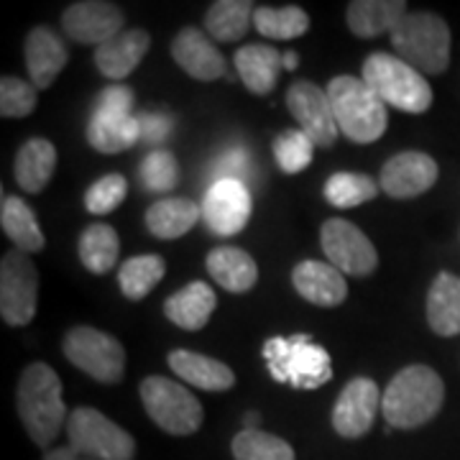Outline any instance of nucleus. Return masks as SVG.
Here are the masks:
<instances>
[{"mask_svg":"<svg viewBox=\"0 0 460 460\" xmlns=\"http://www.w3.org/2000/svg\"><path fill=\"white\" fill-rule=\"evenodd\" d=\"M16 407L23 429L39 447H49L69 420L62 399V378L47 363H31L21 374Z\"/></svg>","mask_w":460,"mask_h":460,"instance_id":"obj_1","label":"nucleus"},{"mask_svg":"<svg viewBox=\"0 0 460 460\" xmlns=\"http://www.w3.org/2000/svg\"><path fill=\"white\" fill-rule=\"evenodd\" d=\"M445 402V384L429 366L414 363L396 374L381 396V411L389 428L414 429L432 422Z\"/></svg>","mask_w":460,"mask_h":460,"instance_id":"obj_2","label":"nucleus"},{"mask_svg":"<svg viewBox=\"0 0 460 460\" xmlns=\"http://www.w3.org/2000/svg\"><path fill=\"white\" fill-rule=\"evenodd\" d=\"M328 95L338 131L345 138H350L353 144H374L384 136L389 123L386 102L361 77L341 75L330 80Z\"/></svg>","mask_w":460,"mask_h":460,"instance_id":"obj_3","label":"nucleus"},{"mask_svg":"<svg viewBox=\"0 0 460 460\" xmlns=\"http://www.w3.org/2000/svg\"><path fill=\"white\" fill-rule=\"evenodd\" d=\"M361 80L386 105L410 115H420L432 105V87L422 72L402 62L396 54L376 51L363 62Z\"/></svg>","mask_w":460,"mask_h":460,"instance_id":"obj_4","label":"nucleus"},{"mask_svg":"<svg viewBox=\"0 0 460 460\" xmlns=\"http://www.w3.org/2000/svg\"><path fill=\"white\" fill-rule=\"evenodd\" d=\"M392 47L422 75H443L450 66V29L438 13H407L392 31Z\"/></svg>","mask_w":460,"mask_h":460,"instance_id":"obj_5","label":"nucleus"},{"mask_svg":"<svg viewBox=\"0 0 460 460\" xmlns=\"http://www.w3.org/2000/svg\"><path fill=\"white\" fill-rule=\"evenodd\" d=\"M69 447L90 460H133L136 440L93 407H77L66 420Z\"/></svg>","mask_w":460,"mask_h":460,"instance_id":"obj_6","label":"nucleus"},{"mask_svg":"<svg viewBox=\"0 0 460 460\" xmlns=\"http://www.w3.org/2000/svg\"><path fill=\"white\" fill-rule=\"evenodd\" d=\"M141 402L146 414L169 435H195L202 428L205 411L195 394L166 376H148L141 381Z\"/></svg>","mask_w":460,"mask_h":460,"instance_id":"obj_7","label":"nucleus"},{"mask_svg":"<svg viewBox=\"0 0 460 460\" xmlns=\"http://www.w3.org/2000/svg\"><path fill=\"white\" fill-rule=\"evenodd\" d=\"M65 356L72 366H77L100 384H118L126 374L123 345L102 330L87 325L69 330L65 335Z\"/></svg>","mask_w":460,"mask_h":460,"instance_id":"obj_8","label":"nucleus"},{"mask_svg":"<svg viewBox=\"0 0 460 460\" xmlns=\"http://www.w3.org/2000/svg\"><path fill=\"white\" fill-rule=\"evenodd\" d=\"M39 274L31 256L23 251H8L0 261V317L5 325H29L36 314Z\"/></svg>","mask_w":460,"mask_h":460,"instance_id":"obj_9","label":"nucleus"},{"mask_svg":"<svg viewBox=\"0 0 460 460\" xmlns=\"http://www.w3.org/2000/svg\"><path fill=\"white\" fill-rule=\"evenodd\" d=\"M320 243L328 261L348 277H371L378 266V253L368 235L343 217H330L323 223Z\"/></svg>","mask_w":460,"mask_h":460,"instance_id":"obj_10","label":"nucleus"},{"mask_svg":"<svg viewBox=\"0 0 460 460\" xmlns=\"http://www.w3.org/2000/svg\"><path fill=\"white\" fill-rule=\"evenodd\" d=\"M287 108L299 123V131L313 138L314 146L328 148L338 138V123L330 105L328 90L307 80H296L287 93Z\"/></svg>","mask_w":460,"mask_h":460,"instance_id":"obj_11","label":"nucleus"},{"mask_svg":"<svg viewBox=\"0 0 460 460\" xmlns=\"http://www.w3.org/2000/svg\"><path fill=\"white\" fill-rule=\"evenodd\" d=\"M381 396L374 378H350L332 407V429L345 440H358L374 428Z\"/></svg>","mask_w":460,"mask_h":460,"instance_id":"obj_12","label":"nucleus"},{"mask_svg":"<svg viewBox=\"0 0 460 460\" xmlns=\"http://www.w3.org/2000/svg\"><path fill=\"white\" fill-rule=\"evenodd\" d=\"M438 162L422 151H402L381 166L378 187L394 199H411L425 195L438 181Z\"/></svg>","mask_w":460,"mask_h":460,"instance_id":"obj_13","label":"nucleus"},{"mask_svg":"<svg viewBox=\"0 0 460 460\" xmlns=\"http://www.w3.org/2000/svg\"><path fill=\"white\" fill-rule=\"evenodd\" d=\"M123 11L113 3L102 0H83L72 3L62 16L65 33L77 44L102 47L113 36L123 31Z\"/></svg>","mask_w":460,"mask_h":460,"instance_id":"obj_14","label":"nucleus"},{"mask_svg":"<svg viewBox=\"0 0 460 460\" xmlns=\"http://www.w3.org/2000/svg\"><path fill=\"white\" fill-rule=\"evenodd\" d=\"M266 350H277V356H269V363H271L274 376H281V381H287L284 376H292V381L299 386H317L328 381V353L323 348L307 343L305 335H299L296 343L292 345L271 341L266 345Z\"/></svg>","mask_w":460,"mask_h":460,"instance_id":"obj_15","label":"nucleus"},{"mask_svg":"<svg viewBox=\"0 0 460 460\" xmlns=\"http://www.w3.org/2000/svg\"><path fill=\"white\" fill-rule=\"evenodd\" d=\"M251 217V195L243 181H215L202 199V220L217 235H235Z\"/></svg>","mask_w":460,"mask_h":460,"instance_id":"obj_16","label":"nucleus"},{"mask_svg":"<svg viewBox=\"0 0 460 460\" xmlns=\"http://www.w3.org/2000/svg\"><path fill=\"white\" fill-rule=\"evenodd\" d=\"M172 57L192 80L213 83L226 77V57L215 49L208 31H199L195 26H187L174 36Z\"/></svg>","mask_w":460,"mask_h":460,"instance_id":"obj_17","label":"nucleus"},{"mask_svg":"<svg viewBox=\"0 0 460 460\" xmlns=\"http://www.w3.org/2000/svg\"><path fill=\"white\" fill-rule=\"evenodd\" d=\"M148 47H151V36L146 29H123L111 41L95 49V66L108 80H126L141 65Z\"/></svg>","mask_w":460,"mask_h":460,"instance_id":"obj_18","label":"nucleus"},{"mask_svg":"<svg viewBox=\"0 0 460 460\" xmlns=\"http://www.w3.org/2000/svg\"><path fill=\"white\" fill-rule=\"evenodd\" d=\"M69 51L65 41L47 26H36L26 36V69L36 90H47L65 69Z\"/></svg>","mask_w":460,"mask_h":460,"instance_id":"obj_19","label":"nucleus"},{"mask_svg":"<svg viewBox=\"0 0 460 460\" xmlns=\"http://www.w3.org/2000/svg\"><path fill=\"white\" fill-rule=\"evenodd\" d=\"M292 284H295L299 296H305L307 302H313L317 307H338L348 296L345 277L332 263H296L295 271H292Z\"/></svg>","mask_w":460,"mask_h":460,"instance_id":"obj_20","label":"nucleus"},{"mask_svg":"<svg viewBox=\"0 0 460 460\" xmlns=\"http://www.w3.org/2000/svg\"><path fill=\"white\" fill-rule=\"evenodd\" d=\"M87 141L100 154H120L141 141V123L126 111H98L93 108L87 123Z\"/></svg>","mask_w":460,"mask_h":460,"instance_id":"obj_21","label":"nucleus"},{"mask_svg":"<svg viewBox=\"0 0 460 460\" xmlns=\"http://www.w3.org/2000/svg\"><path fill=\"white\" fill-rule=\"evenodd\" d=\"M166 363L174 371V376L184 378L187 384L198 386L202 392H228L235 384V374L226 363L195 350H172L166 356Z\"/></svg>","mask_w":460,"mask_h":460,"instance_id":"obj_22","label":"nucleus"},{"mask_svg":"<svg viewBox=\"0 0 460 460\" xmlns=\"http://www.w3.org/2000/svg\"><path fill=\"white\" fill-rule=\"evenodd\" d=\"M404 0H353L348 5V29L358 39H376L381 33H392L399 21L407 16Z\"/></svg>","mask_w":460,"mask_h":460,"instance_id":"obj_23","label":"nucleus"},{"mask_svg":"<svg viewBox=\"0 0 460 460\" xmlns=\"http://www.w3.org/2000/svg\"><path fill=\"white\" fill-rule=\"evenodd\" d=\"M281 66L284 54L266 44H248L235 51V72L253 95H266L277 87Z\"/></svg>","mask_w":460,"mask_h":460,"instance_id":"obj_24","label":"nucleus"},{"mask_svg":"<svg viewBox=\"0 0 460 460\" xmlns=\"http://www.w3.org/2000/svg\"><path fill=\"white\" fill-rule=\"evenodd\" d=\"M208 274L213 277L226 292L243 295L256 287L259 281V266L253 256H248L243 248L220 246L208 253Z\"/></svg>","mask_w":460,"mask_h":460,"instance_id":"obj_25","label":"nucleus"},{"mask_svg":"<svg viewBox=\"0 0 460 460\" xmlns=\"http://www.w3.org/2000/svg\"><path fill=\"white\" fill-rule=\"evenodd\" d=\"M217 296L205 281H192L184 289L166 296L164 314L181 330H202L213 317Z\"/></svg>","mask_w":460,"mask_h":460,"instance_id":"obj_26","label":"nucleus"},{"mask_svg":"<svg viewBox=\"0 0 460 460\" xmlns=\"http://www.w3.org/2000/svg\"><path fill=\"white\" fill-rule=\"evenodd\" d=\"M428 323L432 332L460 335V277L440 271L428 292Z\"/></svg>","mask_w":460,"mask_h":460,"instance_id":"obj_27","label":"nucleus"},{"mask_svg":"<svg viewBox=\"0 0 460 460\" xmlns=\"http://www.w3.org/2000/svg\"><path fill=\"white\" fill-rule=\"evenodd\" d=\"M57 169V148L47 138H29L18 148L13 174L23 192L39 195L54 177Z\"/></svg>","mask_w":460,"mask_h":460,"instance_id":"obj_28","label":"nucleus"},{"mask_svg":"<svg viewBox=\"0 0 460 460\" xmlns=\"http://www.w3.org/2000/svg\"><path fill=\"white\" fill-rule=\"evenodd\" d=\"M199 217H202V208H198L192 199L164 198L156 199L146 210V228L154 238L174 241L195 228Z\"/></svg>","mask_w":460,"mask_h":460,"instance_id":"obj_29","label":"nucleus"},{"mask_svg":"<svg viewBox=\"0 0 460 460\" xmlns=\"http://www.w3.org/2000/svg\"><path fill=\"white\" fill-rule=\"evenodd\" d=\"M0 226L3 233L16 243V251L23 253H39L47 238L44 230L36 220V213L16 195H3V205H0Z\"/></svg>","mask_w":460,"mask_h":460,"instance_id":"obj_30","label":"nucleus"},{"mask_svg":"<svg viewBox=\"0 0 460 460\" xmlns=\"http://www.w3.org/2000/svg\"><path fill=\"white\" fill-rule=\"evenodd\" d=\"M253 13L256 8L248 0H217L205 13V31L215 41L235 44L246 36Z\"/></svg>","mask_w":460,"mask_h":460,"instance_id":"obj_31","label":"nucleus"},{"mask_svg":"<svg viewBox=\"0 0 460 460\" xmlns=\"http://www.w3.org/2000/svg\"><path fill=\"white\" fill-rule=\"evenodd\" d=\"M77 253H80V261L84 263L87 271H93V274L113 271L118 253H120L118 233L105 223H93L90 228L83 230L80 243H77Z\"/></svg>","mask_w":460,"mask_h":460,"instance_id":"obj_32","label":"nucleus"},{"mask_svg":"<svg viewBox=\"0 0 460 460\" xmlns=\"http://www.w3.org/2000/svg\"><path fill=\"white\" fill-rule=\"evenodd\" d=\"M253 26L266 39L292 41V39H299V36L307 33L310 16L299 5H284V8L259 5L256 13H253Z\"/></svg>","mask_w":460,"mask_h":460,"instance_id":"obj_33","label":"nucleus"},{"mask_svg":"<svg viewBox=\"0 0 460 460\" xmlns=\"http://www.w3.org/2000/svg\"><path fill=\"white\" fill-rule=\"evenodd\" d=\"M166 263L162 256L156 253H144V256H133L128 261L120 266L118 271V284H120V292L138 302L144 299L148 292H154V287L164 279Z\"/></svg>","mask_w":460,"mask_h":460,"instance_id":"obj_34","label":"nucleus"},{"mask_svg":"<svg viewBox=\"0 0 460 460\" xmlns=\"http://www.w3.org/2000/svg\"><path fill=\"white\" fill-rule=\"evenodd\" d=\"M325 199L332 208H358L363 202L374 199L378 195V181L371 180L368 174L361 172H338L325 181Z\"/></svg>","mask_w":460,"mask_h":460,"instance_id":"obj_35","label":"nucleus"},{"mask_svg":"<svg viewBox=\"0 0 460 460\" xmlns=\"http://www.w3.org/2000/svg\"><path fill=\"white\" fill-rule=\"evenodd\" d=\"M230 450L235 460H295L292 445L263 429H241L233 438Z\"/></svg>","mask_w":460,"mask_h":460,"instance_id":"obj_36","label":"nucleus"},{"mask_svg":"<svg viewBox=\"0 0 460 460\" xmlns=\"http://www.w3.org/2000/svg\"><path fill=\"white\" fill-rule=\"evenodd\" d=\"M138 181L146 192H154V195L172 192L180 184V164H177L174 154H169L164 148L146 154L138 166Z\"/></svg>","mask_w":460,"mask_h":460,"instance_id":"obj_37","label":"nucleus"},{"mask_svg":"<svg viewBox=\"0 0 460 460\" xmlns=\"http://www.w3.org/2000/svg\"><path fill=\"white\" fill-rule=\"evenodd\" d=\"M274 159L284 174H299L302 169L313 164L314 144L307 133L302 131H281L274 138Z\"/></svg>","mask_w":460,"mask_h":460,"instance_id":"obj_38","label":"nucleus"},{"mask_svg":"<svg viewBox=\"0 0 460 460\" xmlns=\"http://www.w3.org/2000/svg\"><path fill=\"white\" fill-rule=\"evenodd\" d=\"M128 195V181L123 174H105L100 177L84 195V208L93 215H108L126 199Z\"/></svg>","mask_w":460,"mask_h":460,"instance_id":"obj_39","label":"nucleus"},{"mask_svg":"<svg viewBox=\"0 0 460 460\" xmlns=\"http://www.w3.org/2000/svg\"><path fill=\"white\" fill-rule=\"evenodd\" d=\"M36 108V87L26 80L5 75L0 80V115L3 118H26Z\"/></svg>","mask_w":460,"mask_h":460,"instance_id":"obj_40","label":"nucleus"},{"mask_svg":"<svg viewBox=\"0 0 460 460\" xmlns=\"http://www.w3.org/2000/svg\"><path fill=\"white\" fill-rule=\"evenodd\" d=\"M248 174H251V159L243 146H230L223 151L210 166V184L215 181H243L246 184Z\"/></svg>","mask_w":460,"mask_h":460,"instance_id":"obj_41","label":"nucleus"},{"mask_svg":"<svg viewBox=\"0 0 460 460\" xmlns=\"http://www.w3.org/2000/svg\"><path fill=\"white\" fill-rule=\"evenodd\" d=\"M133 90L126 87V84H111L105 90H100L98 100L93 108L98 111H126V113H133Z\"/></svg>","mask_w":460,"mask_h":460,"instance_id":"obj_42","label":"nucleus"},{"mask_svg":"<svg viewBox=\"0 0 460 460\" xmlns=\"http://www.w3.org/2000/svg\"><path fill=\"white\" fill-rule=\"evenodd\" d=\"M138 123H141V138L148 141V144H162V141H166L169 133H172V126H174V120L166 113L141 115Z\"/></svg>","mask_w":460,"mask_h":460,"instance_id":"obj_43","label":"nucleus"},{"mask_svg":"<svg viewBox=\"0 0 460 460\" xmlns=\"http://www.w3.org/2000/svg\"><path fill=\"white\" fill-rule=\"evenodd\" d=\"M75 458H80L69 445H65V447H51L49 453L44 456V460H75Z\"/></svg>","mask_w":460,"mask_h":460,"instance_id":"obj_44","label":"nucleus"},{"mask_svg":"<svg viewBox=\"0 0 460 460\" xmlns=\"http://www.w3.org/2000/svg\"><path fill=\"white\" fill-rule=\"evenodd\" d=\"M296 65H299V57H296L295 51H287V54H284V66H287V69H295Z\"/></svg>","mask_w":460,"mask_h":460,"instance_id":"obj_45","label":"nucleus"},{"mask_svg":"<svg viewBox=\"0 0 460 460\" xmlns=\"http://www.w3.org/2000/svg\"><path fill=\"white\" fill-rule=\"evenodd\" d=\"M75 460H90V458H75Z\"/></svg>","mask_w":460,"mask_h":460,"instance_id":"obj_46","label":"nucleus"}]
</instances>
